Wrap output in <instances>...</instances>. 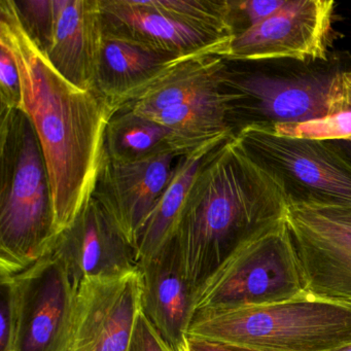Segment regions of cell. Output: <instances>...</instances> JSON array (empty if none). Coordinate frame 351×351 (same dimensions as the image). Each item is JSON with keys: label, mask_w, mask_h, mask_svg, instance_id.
<instances>
[{"label": "cell", "mask_w": 351, "mask_h": 351, "mask_svg": "<svg viewBox=\"0 0 351 351\" xmlns=\"http://www.w3.org/2000/svg\"><path fill=\"white\" fill-rule=\"evenodd\" d=\"M0 43L19 69L22 110L44 152L59 235L93 196L114 112L97 92L77 87L55 69L24 28L14 0H0Z\"/></svg>", "instance_id": "cell-1"}, {"label": "cell", "mask_w": 351, "mask_h": 351, "mask_svg": "<svg viewBox=\"0 0 351 351\" xmlns=\"http://www.w3.org/2000/svg\"><path fill=\"white\" fill-rule=\"evenodd\" d=\"M282 193L235 135L203 161L173 234L196 291L237 252L287 219Z\"/></svg>", "instance_id": "cell-2"}, {"label": "cell", "mask_w": 351, "mask_h": 351, "mask_svg": "<svg viewBox=\"0 0 351 351\" xmlns=\"http://www.w3.org/2000/svg\"><path fill=\"white\" fill-rule=\"evenodd\" d=\"M58 232L44 152L23 110H0V274L52 252Z\"/></svg>", "instance_id": "cell-3"}, {"label": "cell", "mask_w": 351, "mask_h": 351, "mask_svg": "<svg viewBox=\"0 0 351 351\" xmlns=\"http://www.w3.org/2000/svg\"><path fill=\"white\" fill-rule=\"evenodd\" d=\"M345 65L334 56L315 62L226 60L221 90L233 134L322 118L332 80L350 67Z\"/></svg>", "instance_id": "cell-4"}, {"label": "cell", "mask_w": 351, "mask_h": 351, "mask_svg": "<svg viewBox=\"0 0 351 351\" xmlns=\"http://www.w3.org/2000/svg\"><path fill=\"white\" fill-rule=\"evenodd\" d=\"M189 335L272 351H332L351 343V304L306 293L262 307L198 311Z\"/></svg>", "instance_id": "cell-5"}, {"label": "cell", "mask_w": 351, "mask_h": 351, "mask_svg": "<svg viewBox=\"0 0 351 351\" xmlns=\"http://www.w3.org/2000/svg\"><path fill=\"white\" fill-rule=\"evenodd\" d=\"M247 157L295 208H351V165L328 141L247 129L236 135Z\"/></svg>", "instance_id": "cell-6"}, {"label": "cell", "mask_w": 351, "mask_h": 351, "mask_svg": "<svg viewBox=\"0 0 351 351\" xmlns=\"http://www.w3.org/2000/svg\"><path fill=\"white\" fill-rule=\"evenodd\" d=\"M305 277L287 219L242 248L195 300V313L236 311L306 295Z\"/></svg>", "instance_id": "cell-7"}, {"label": "cell", "mask_w": 351, "mask_h": 351, "mask_svg": "<svg viewBox=\"0 0 351 351\" xmlns=\"http://www.w3.org/2000/svg\"><path fill=\"white\" fill-rule=\"evenodd\" d=\"M17 299L16 351H69L77 289L52 254L14 275Z\"/></svg>", "instance_id": "cell-8"}, {"label": "cell", "mask_w": 351, "mask_h": 351, "mask_svg": "<svg viewBox=\"0 0 351 351\" xmlns=\"http://www.w3.org/2000/svg\"><path fill=\"white\" fill-rule=\"evenodd\" d=\"M336 3L287 0L270 17L235 36L223 57L229 61H326Z\"/></svg>", "instance_id": "cell-9"}, {"label": "cell", "mask_w": 351, "mask_h": 351, "mask_svg": "<svg viewBox=\"0 0 351 351\" xmlns=\"http://www.w3.org/2000/svg\"><path fill=\"white\" fill-rule=\"evenodd\" d=\"M141 295L139 267L120 277L84 280L77 289L69 351H129Z\"/></svg>", "instance_id": "cell-10"}, {"label": "cell", "mask_w": 351, "mask_h": 351, "mask_svg": "<svg viewBox=\"0 0 351 351\" xmlns=\"http://www.w3.org/2000/svg\"><path fill=\"white\" fill-rule=\"evenodd\" d=\"M51 254L77 289L86 279L114 278L138 269L136 248L94 197L59 233Z\"/></svg>", "instance_id": "cell-11"}, {"label": "cell", "mask_w": 351, "mask_h": 351, "mask_svg": "<svg viewBox=\"0 0 351 351\" xmlns=\"http://www.w3.org/2000/svg\"><path fill=\"white\" fill-rule=\"evenodd\" d=\"M287 221L307 293L351 304V227L295 207H289Z\"/></svg>", "instance_id": "cell-12"}, {"label": "cell", "mask_w": 351, "mask_h": 351, "mask_svg": "<svg viewBox=\"0 0 351 351\" xmlns=\"http://www.w3.org/2000/svg\"><path fill=\"white\" fill-rule=\"evenodd\" d=\"M176 159L178 158L173 154H161L117 161L104 155L92 197L110 213L135 248L171 178Z\"/></svg>", "instance_id": "cell-13"}, {"label": "cell", "mask_w": 351, "mask_h": 351, "mask_svg": "<svg viewBox=\"0 0 351 351\" xmlns=\"http://www.w3.org/2000/svg\"><path fill=\"white\" fill-rule=\"evenodd\" d=\"M104 34L162 54L225 56L232 40L186 25L149 5V0H100Z\"/></svg>", "instance_id": "cell-14"}, {"label": "cell", "mask_w": 351, "mask_h": 351, "mask_svg": "<svg viewBox=\"0 0 351 351\" xmlns=\"http://www.w3.org/2000/svg\"><path fill=\"white\" fill-rule=\"evenodd\" d=\"M141 312L172 346L184 351L195 314L196 291L174 234L157 252L138 262Z\"/></svg>", "instance_id": "cell-15"}, {"label": "cell", "mask_w": 351, "mask_h": 351, "mask_svg": "<svg viewBox=\"0 0 351 351\" xmlns=\"http://www.w3.org/2000/svg\"><path fill=\"white\" fill-rule=\"evenodd\" d=\"M100 0H53V27L45 54L73 85L96 92L101 49Z\"/></svg>", "instance_id": "cell-16"}, {"label": "cell", "mask_w": 351, "mask_h": 351, "mask_svg": "<svg viewBox=\"0 0 351 351\" xmlns=\"http://www.w3.org/2000/svg\"><path fill=\"white\" fill-rule=\"evenodd\" d=\"M180 59L104 34L96 92L117 114Z\"/></svg>", "instance_id": "cell-17"}, {"label": "cell", "mask_w": 351, "mask_h": 351, "mask_svg": "<svg viewBox=\"0 0 351 351\" xmlns=\"http://www.w3.org/2000/svg\"><path fill=\"white\" fill-rule=\"evenodd\" d=\"M226 60L215 55L184 57L121 110L149 116L221 90Z\"/></svg>", "instance_id": "cell-18"}, {"label": "cell", "mask_w": 351, "mask_h": 351, "mask_svg": "<svg viewBox=\"0 0 351 351\" xmlns=\"http://www.w3.org/2000/svg\"><path fill=\"white\" fill-rule=\"evenodd\" d=\"M233 134L210 139L184 157L178 158L171 178L149 215L137 241V262L157 252L176 230V223L205 158Z\"/></svg>", "instance_id": "cell-19"}, {"label": "cell", "mask_w": 351, "mask_h": 351, "mask_svg": "<svg viewBox=\"0 0 351 351\" xmlns=\"http://www.w3.org/2000/svg\"><path fill=\"white\" fill-rule=\"evenodd\" d=\"M145 117L171 131L182 157L210 139L233 134L223 90Z\"/></svg>", "instance_id": "cell-20"}, {"label": "cell", "mask_w": 351, "mask_h": 351, "mask_svg": "<svg viewBox=\"0 0 351 351\" xmlns=\"http://www.w3.org/2000/svg\"><path fill=\"white\" fill-rule=\"evenodd\" d=\"M161 154L182 157L169 129L127 110L114 114L104 138L106 157L117 161H134Z\"/></svg>", "instance_id": "cell-21"}, {"label": "cell", "mask_w": 351, "mask_h": 351, "mask_svg": "<svg viewBox=\"0 0 351 351\" xmlns=\"http://www.w3.org/2000/svg\"><path fill=\"white\" fill-rule=\"evenodd\" d=\"M264 132L317 141H351V67L339 71L332 80L322 118L282 125Z\"/></svg>", "instance_id": "cell-22"}, {"label": "cell", "mask_w": 351, "mask_h": 351, "mask_svg": "<svg viewBox=\"0 0 351 351\" xmlns=\"http://www.w3.org/2000/svg\"><path fill=\"white\" fill-rule=\"evenodd\" d=\"M18 15L30 38L46 51L53 27V0H14Z\"/></svg>", "instance_id": "cell-23"}, {"label": "cell", "mask_w": 351, "mask_h": 351, "mask_svg": "<svg viewBox=\"0 0 351 351\" xmlns=\"http://www.w3.org/2000/svg\"><path fill=\"white\" fill-rule=\"evenodd\" d=\"M17 324L14 275L0 274V351H16Z\"/></svg>", "instance_id": "cell-24"}, {"label": "cell", "mask_w": 351, "mask_h": 351, "mask_svg": "<svg viewBox=\"0 0 351 351\" xmlns=\"http://www.w3.org/2000/svg\"><path fill=\"white\" fill-rule=\"evenodd\" d=\"M287 0H246L231 1L234 36H237L276 13Z\"/></svg>", "instance_id": "cell-25"}, {"label": "cell", "mask_w": 351, "mask_h": 351, "mask_svg": "<svg viewBox=\"0 0 351 351\" xmlns=\"http://www.w3.org/2000/svg\"><path fill=\"white\" fill-rule=\"evenodd\" d=\"M21 77L12 53L0 43V110H22Z\"/></svg>", "instance_id": "cell-26"}, {"label": "cell", "mask_w": 351, "mask_h": 351, "mask_svg": "<svg viewBox=\"0 0 351 351\" xmlns=\"http://www.w3.org/2000/svg\"><path fill=\"white\" fill-rule=\"evenodd\" d=\"M129 351H180L167 342L141 312L135 326Z\"/></svg>", "instance_id": "cell-27"}, {"label": "cell", "mask_w": 351, "mask_h": 351, "mask_svg": "<svg viewBox=\"0 0 351 351\" xmlns=\"http://www.w3.org/2000/svg\"><path fill=\"white\" fill-rule=\"evenodd\" d=\"M184 351H272L267 349L254 348L244 345L232 344L221 341L209 340L201 337L189 335Z\"/></svg>", "instance_id": "cell-28"}, {"label": "cell", "mask_w": 351, "mask_h": 351, "mask_svg": "<svg viewBox=\"0 0 351 351\" xmlns=\"http://www.w3.org/2000/svg\"><path fill=\"white\" fill-rule=\"evenodd\" d=\"M332 221H339L351 227V208H319L311 209Z\"/></svg>", "instance_id": "cell-29"}, {"label": "cell", "mask_w": 351, "mask_h": 351, "mask_svg": "<svg viewBox=\"0 0 351 351\" xmlns=\"http://www.w3.org/2000/svg\"><path fill=\"white\" fill-rule=\"evenodd\" d=\"M340 155L351 165V141H328Z\"/></svg>", "instance_id": "cell-30"}, {"label": "cell", "mask_w": 351, "mask_h": 351, "mask_svg": "<svg viewBox=\"0 0 351 351\" xmlns=\"http://www.w3.org/2000/svg\"><path fill=\"white\" fill-rule=\"evenodd\" d=\"M332 351H351V343L345 345V346L339 347V348L334 349V350Z\"/></svg>", "instance_id": "cell-31"}]
</instances>
